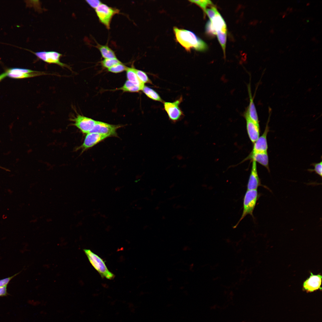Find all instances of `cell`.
I'll return each instance as SVG.
<instances>
[{
    "mask_svg": "<svg viewBox=\"0 0 322 322\" xmlns=\"http://www.w3.org/2000/svg\"><path fill=\"white\" fill-rule=\"evenodd\" d=\"M174 30L177 41L186 50L193 49L203 51L207 49V44L193 32L177 27H174Z\"/></svg>",
    "mask_w": 322,
    "mask_h": 322,
    "instance_id": "obj_1",
    "label": "cell"
},
{
    "mask_svg": "<svg viewBox=\"0 0 322 322\" xmlns=\"http://www.w3.org/2000/svg\"><path fill=\"white\" fill-rule=\"evenodd\" d=\"M83 250L91 264L102 277L109 279L114 278V275L109 270L101 258L90 250L85 249Z\"/></svg>",
    "mask_w": 322,
    "mask_h": 322,
    "instance_id": "obj_2",
    "label": "cell"
},
{
    "mask_svg": "<svg viewBox=\"0 0 322 322\" xmlns=\"http://www.w3.org/2000/svg\"><path fill=\"white\" fill-rule=\"evenodd\" d=\"M257 189L247 190L244 195L243 201V210L241 217L234 226L236 227L247 215L253 216V212L258 198Z\"/></svg>",
    "mask_w": 322,
    "mask_h": 322,
    "instance_id": "obj_3",
    "label": "cell"
},
{
    "mask_svg": "<svg viewBox=\"0 0 322 322\" xmlns=\"http://www.w3.org/2000/svg\"><path fill=\"white\" fill-rule=\"evenodd\" d=\"M95 11L100 21L108 29L110 28L112 17L120 12L118 9L102 3L95 9Z\"/></svg>",
    "mask_w": 322,
    "mask_h": 322,
    "instance_id": "obj_4",
    "label": "cell"
},
{
    "mask_svg": "<svg viewBox=\"0 0 322 322\" xmlns=\"http://www.w3.org/2000/svg\"><path fill=\"white\" fill-rule=\"evenodd\" d=\"M73 123L72 125L79 129L84 134L91 132L94 127L96 121L85 116L78 114L71 119Z\"/></svg>",
    "mask_w": 322,
    "mask_h": 322,
    "instance_id": "obj_5",
    "label": "cell"
},
{
    "mask_svg": "<svg viewBox=\"0 0 322 322\" xmlns=\"http://www.w3.org/2000/svg\"><path fill=\"white\" fill-rule=\"evenodd\" d=\"M182 100V98L172 102H165L164 106L169 119L174 122L178 120L183 115V112L179 106Z\"/></svg>",
    "mask_w": 322,
    "mask_h": 322,
    "instance_id": "obj_6",
    "label": "cell"
},
{
    "mask_svg": "<svg viewBox=\"0 0 322 322\" xmlns=\"http://www.w3.org/2000/svg\"><path fill=\"white\" fill-rule=\"evenodd\" d=\"M108 137L106 136L98 133L90 132L86 134L83 143L75 150H81V153L92 148Z\"/></svg>",
    "mask_w": 322,
    "mask_h": 322,
    "instance_id": "obj_7",
    "label": "cell"
},
{
    "mask_svg": "<svg viewBox=\"0 0 322 322\" xmlns=\"http://www.w3.org/2000/svg\"><path fill=\"white\" fill-rule=\"evenodd\" d=\"M121 126L119 125L111 124L96 121L94 127L90 132L98 133L106 136L108 137L117 136V130Z\"/></svg>",
    "mask_w": 322,
    "mask_h": 322,
    "instance_id": "obj_8",
    "label": "cell"
},
{
    "mask_svg": "<svg viewBox=\"0 0 322 322\" xmlns=\"http://www.w3.org/2000/svg\"><path fill=\"white\" fill-rule=\"evenodd\" d=\"M33 53L41 60L48 63L55 64L61 66L66 67L67 65L60 61L62 55L61 53L55 51H40Z\"/></svg>",
    "mask_w": 322,
    "mask_h": 322,
    "instance_id": "obj_9",
    "label": "cell"
},
{
    "mask_svg": "<svg viewBox=\"0 0 322 322\" xmlns=\"http://www.w3.org/2000/svg\"><path fill=\"white\" fill-rule=\"evenodd\" d=\"M269 131L268 124H267L263 134L259 137L258 139L253 143V149L251 153L267 152L268 147L267 136Z\"/></svg>",
    "mask_w": 322,
    "mask_h": 322,
    "instance_id": "obj_10",
    "label": "cell"
},
{
    "mask_svg": "<svg viewBox=\"0 0 322 322\" xmlns=\"http://www.w3.org/2000/svg\"><path fill=\"white\" fill-rule=\"evenodd\" d=\"M322 276L320 274L314 275L311 273V275L304 282V289L307 292H312L319 289L321 286Z\"/></svg>",
    "mask_w": 322,
    "mask_h": 322,
    "instance_id": "obj_11",
    "label": "cell"
},
{
    "mask_svg": "<svg viewBox=\"0 0 322 322\" xmlns=\"http://www.w3.org/2000/svg\"><path fill=\"white\" fill-rule=\"evenodd\" d=\"M261 185V181L258 174L256 162L252 161L250 173L247 185V190L257 189Z\"/></svg>",
    "mask_w": 322,
    "mask_h": 322,
    "instance_id": "obj_12",
    "label": "cell"
},
{
    "mask_svg": "<svg viewBox=\"0 0 322 322\" xmlns=\"http://www.w3.org/2000/svg\"><path fill=\"white\" fill-rule=\"evenodd\" d=\"M247 133L249 138L254 143L259 137V125L248 118H245Z\"/></svg>",
    "mask_w": 322,
    "mask_h": 322,
    "instance_id": "obj_13",
    "label": "cell"
},
{
    "mask_svg": "<svg viewBox=\"0 0 322 322\" xmlns=\"http://www.w3.org/2000/svg\"><path fill=\"white\" fill-rule=\"evenodd\" d=\"M248 91L250 102L249 105L244 114L245 118H248L257 124H259V120L256 109L252 98L250 87L249 86Z\"/></svg>",
    "mask_w": 322,
    "mask_h": 322,
    "instance_id": "obj_14",
    "label": "cell"
},
{
    "mask_svg": "<svg viewBox=\"0 0 322 322\" xmlns=\"http://www.w3.org/2000/svg\"><path fill=\"white\" fill-rule=\"evenodd\" d=\"M248 160L255 161L256 162H258L266 168L269 171L267 152L254 153H250L248 156L242 162H243Z\"/></svg>",
    "mask_w": 322,
    "mask_h": 322,
    "instance_id": "obj_15",
    "label": "cell"
},
{
    "mask_svg": "<svg viewBox=\"0 0 322 322\" xmlns=\"http://www.w3.org/2000/svg\"><path fill=\"white\" fill-rule=\"evenodd\" d=\"M210 21L211 23L213 31L216 33V32L217 31L227 32L226 24L223 18L219 12Z\"/></svg>",
    "mask_w": 322,
    "mask_h": 322,
    "instance_id": "obj_16",
    "label": "cell"
},
{
    "mask_svg": "<svg viewBox=\"0 0 322 322\" xmlns=\"http://www.w3.org/2000/svg\"><path fill=\"white\" fill-rule=\"evenodd\" d=\"M143 87L127 80L122 87L117 89L124 92H137L142 90Z\"/></svg>",
    "mask_w": 322,
    "mask_h": 322,
    "instance_id": "obj_17",
    "label": "cell"
},
{
    "mask_svg": "<svg viewBox=\"0 0 322 322\" xmlns=\"http://www.w3.org/2000/svg\"><path fill=\"white\" fill-rule=\"evenodd\" d=\"M96 47L99 50L102 56L104 59L117 58L114 52L108 46L97 44Z\"/></svg>",
    "mask_w": 322,
    "mask_h": 322,
    "instance_id": "obj_18",
    "label": "cell"
},
{
    "mask_svg": "<svg viewBox=\"0 0 322 322\" xmlns=\"http://www.w3.org/2000/svg\"><path fill=\"white\" fill-rule=\"evenodd\" d=\"M7 76L10 78L15 79H21L34 77L45 74L43 72L36 71L31 73H22L8 72H6Z\"/></svg>",
    "mask_w": 322,
    "mask_h": 322,
    "instance_id": "obj_19",
    "label": "cell"
},
{
    "mask_svg": "<svg viewBox=\"0 0 322 322\" xmlns=\"http://www.w3.org/2000/svg\"><path fill=\"white\" fill-rule=\"evenodd\" d=\"M126 71L128 80L140 86H144V84L140 81L136 75L134 71V68L127 67Z\"/></svg>",
    "mask_w": 322,
    "mask_h": 322,
    "instance_id": "obj_20",
    "label": "cell"
},
{
    "mask_svg": "<svg viewBox=\"0 0 322 322\" xmlns=\"http://www.w3.org/2000/svg\"><path fill=\"white\" fill-rule=\"evenodd\" d=\"M142 91L148 98L154 100L162 101V100L158 93L151 88L144 86Z\"/></svg>",
    "mask_w": 322,
    "mask_h": 322,
    "instance_id": "obj_21",
    "label": "cell"
},
{
    "mask_svg": "<svg viewBox=\"0 0 322 322\" xmlns=\"http://www.w3.org/2000/svg\"><path fill=\"white\" fill-rule=\"evenodd\" d=\"M102 66L108 69L118 64L121 63L117 58H114L104 59L101 61Z\"/></svg>",
    "mask_w": 322,
    "mask_h": 322,
    "instance_id": "obj_22",
    "label": "cell"
},
{
    "mask_svg": "<svg viewBox=\"0 0 322 322\" xmlns=\"http://www.w3.org/2000/svg\"><path fill=\"white\" fill-rule=\"evenodd\" d=\"M216 35L218 40L222 48L223 52L225 54L227 39V32L217 31L216 32Z\"/></svg>",
    "mask_w": 322,
    "mask_h": 322,
    "instance_id": "obj_23",
    "label": "cell"
},
{
    "mask_svg": "<svg viewBox=\"0 0 322 322\" xmlns=\"http://www.w3.org/2000/svg\"><path fill=\"white\" fill-rule=\"evenodd\" d=\"M134 71L139 79L143 83L152 84L151 81L145 72L135 68Z\"/></svg>",
    "mask_w": 322,
    "mask_h": 322,
    "instance_id": "obj_24",
    "label": "cell"
},
{
    "mask_svg": "<svg viewBox=\"0 0 322 322\" xmlns=\"http://www.w3.org/2000/svg\"><path fill=\"white\" fill-rule=\"evenodd\" d=\"M127 67L122 63L117 64L108 69V71L114 73H118L126 71Z\"/></svg>",
    "mask_w": 322,
    "mask_h": 322,
    "instance_id": "obj_25",
    "label": "cell"
},
{
    "mask_svg": "<svg viewBox=\"0 0 322 322\" xmlns=\"http://www.w3.org/2000/svg\"><path fill=\"white\" fill-rule=\"evenodd\" d=\"M190 1L198 5L205 11L208 6L212 4L211 1L208 0H191Z\"/></svg>",
    "mask_w": 322,
    "mask_h": 322,
    "instance_id": "obj_26",
    "label": "cell"
},
{
    "mask_svg": "<svg viewBox=\"0 0 322 322\" xmlns=\"http://www.w3.org/2000/svg\"><path fill=\"white\" fill-rule=\"evenodd\" d=\"M312 165L314 166V169L309 170L310 171H314L321 177L322 175V162L317 163H313Z\"/></svg>",
    "mask_w": 322,
    "mask_h": 322,
    "instance_id": "obj_27",
    "label": "cell"
},
{
    "mask_svg": "<svg viewBox=\"0 0 322 322\" xmlns=\"http://www.w3.org/2000/svg\"><path fill=\"white\" fill-rule=\"evenodd\" d=\"M205 11L208 15L210 21L219 12L216 8L214 7H211L210 8L207 9Z\"/></svg>",
    "mask_w": 322,
    "mask_h": 322,
    "instance_id": "obj_28",
    "label": "cell"
},
{
    "mask_svg": "<svg viewBox=\"0 0 322 322\" xmlns=\"http://www.w3.org/2000/svg\"><path fill=\"white\" fill-rule=\"evenodd\" d=\"M36 71L29 69L20 68H12L7 70V72H18L22 73H31L35 72Z\"/></svg>",
    "mask_w": 322,
    "mask_h": 322,
    "instance_id": "obj_29",
    "label": "cell"
},
{
    "mask_svg": "<svg viewBox=\"0 0 322 322\" xmlns=\"http://www.w3.org/2000/svg\"><path fill=\"white\" fill-rule=\"evenodd\" d=\"M86 1L90 7L95 9L102 3L100 1L98 0H87Z\"/></svg>",
    "mask_w": 322,
    "mask_h": 322,
    "instance_id": "obj_30",
    "label": "cell"
},
{
    "mask_svg": "<svg viewBox=\"0 0 322 322\" xmlns=\"http://www.w3.org/2000/svg\"><path fill=\"white\" fill-rule=\"evenodd\" d=\"M20 272L10 277L7 278L0 280V287L7 285L10 281L14 277L18 274Z\"/></svg>",
    "mask_w": 322,
    "mask_h": 322,
    "instance_id": "obj_31",
    "label": "cell"
},
{
    "mask_svg": "<svg viewBox=\"0 0 322 322\" xmlns=\"http://www.w3.org/2000/svg\"><path fill=\"white\" fill-rule=\"evenodd\" d=\"M205 31L208 34L210 35H216V33L213 30L211 25V21L209 20L208 21L205 25Z\"/></svg>",
    "mask_w": 322,
    "mask_h": 322,
    "instance_id": "obj_32",
    "label": "cell"
},
{
    "mask_svg": "<svg viewBox=\"0 0 322 322\" xmlns=\"http://www.w3.org/2000/svg\"><path fill=\"white\" fill-rule=\"evenodd\" d=\"M7 285L0 287V297L7 296L8 295L7 292Z\"/></svg>",
    "mask_w": 322,
    "mask_h": 322,
    "instance_id": "obj_33",
    "label": "cell"
},
{
    "mask_svg": "<svg viewBox=\"0 0 322 322\" xmlns=\"http://www.w3.org/2000/svg\"><path fill=\"white\" fill-rule=\"evenodd\" d=\"M7 76L6 72H4L0 75V81Z\"/></svg>",
    "mask_w": 322,
    "mask_h": 322,
    "instance_id": "obj_34",
    "label": "cell"
},
{
    "mask_svg": "<svg viewBox=\"0 0 322 322\" xmlns=\"http://www.w3.org/2000/svg\"><path fill=\"white\" fill-rule=\"evenodd\" d=\"M180 195H179L177 196H172V197H171V198H168V199L169 200H171V199H175V198H178V197H180Z\"/></svg>",
    "mask_w": 322,
    "mask_h": 322,
    "instance_id": "obj_35",
    "label": "cell"
},
{
    "mask_svg": "<svg viewBox=\"0 0 322 322\" xmlns=\"http://www.w3.org/2000/svg\"><path fill=\"white\" fill-rule=\"evenodd\" d=\"M156 190V188H153L151 189V195L152 196H153L154 195V192Z\"/></svg>",
    "mask_w": 322,
    "mask_h": 322,
    "instance_id": "obj_36",
    "label": "cell"
},
{
    "mask_svg": "<svg viewBox=\"0 0 322 322\" xmlns=\"http://www.w3.org/2000/svg\"><path fill=\"white\" fill-rule=\"evenodd\" d=\"M182 208V206L180 205H178L175 207V208L176 209H179Z\"/></svg>",
    "mask_w": 322,
    "mask_h": 322,
    "instance_id": "obj_37",
    "label": "cell"
},
{
    "mask_svg": "<svg viewBox=\"0 0 322 322\" xmlns=\"http://www.w3.org/2000/svg\"><path fill=\"white\" fill-rule=\"evenodd\" d=\"M0 168H1V169H3L4 170H6V171H9V170L8 169H7V168H4L3 167H2L0 166Z\"/></svg>",
    "mask_w": 322,
    "mask_h": 322,
    "instance_id": "obj_38",
    "label": "cell"
},
{
    "mask_svg": "<svg viewBox=\"0 0 322 322\" xmlns=\"http://www.w3.org/2000/svg\"><path fill=\"white\" fill-rule=\"evenodd\" d=\"M159 208H160V207L159 206H157L155 208V209L156 210H158L159 209Z\"/></svg>",
    "mask_w": 322,
    "mask_h": 322,
    "instance_id": "obj_39",
    "label": "cell"
},
{
    "mask_svg": "<svg viewBox=\"0 0 322 322\" xmlns=\"http://www.w3.org/2000/svg\"><path fill=\"white\" fill-rule=\"evenodd\" d=\"M162 219L163 220L165 219V217L164 216H162Z\"/></svg>",
    "mask_w": 322,
    "mask_h": 322,
    "instance_id": "obj_40",
    "label": "cell"
},
{
    "mask_svg": "<svg viewBox=\"0 0 322 322\" xmlns=\"http://www.w3.org/2000/svg\"><path fill=\"white\" fill-rule=\"evenodd\" d=\"M44 312L43 311H41L40 312V313L41 314H44Z\"/></svg>",
    "mask_w": 322,
    "mask_h": 322,
    "instance_id": "obj_41",
    "label": "cell"
},
{
    "mask_svg": "<svg viewBox=\"0 0 322 322\" xmlns=\"http://www.w3.org/2000/svg\"><path fill=\"white\" fill-rule=\"evenodd\" d=\"M176 204H174L173 205V207L174 208H175V207H176L175 206H176Z\"/></svg>",
    "mask_w": 322,
    "mask_h": 322,
    "instance_id": "obj_42",
    "label": "cell"
},
{
    "mask_svg": "<svg viewBox=\"0 0 322 322\" xmlns=\"http://www.w3.org/2000/svg\"><path fill=\"white\" fill-rule=\"evenodd\" d=\"M306 22H309V20H308V19H307V20H306Z\"/></svg>",
    "mask_w": 322,
    "mask_h": 322,
    "instance_id": "obj_43",
    "label": "cell"
},
{
    "mask_svg": "<svg viewBox=\"0 0 322 322\" xmlns=\"http://www.w3.org/2000/svg\"><path fill=\"white\" fill-rule=\"evenodd\" d=\"M284 16H285V15H284V16H283V18H284Z\"/></svg>",
    "mask_w": 322,
    "mask_h": 322,
    "instance_id": "obj_44",
    "label": "cell"
}]
</instances>
